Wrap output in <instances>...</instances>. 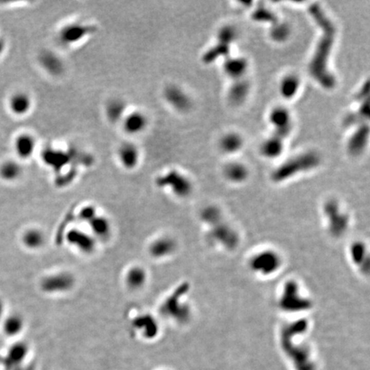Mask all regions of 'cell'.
<instances>
[{
  "label": "cell",
  "mask_w": 370,
  "mask_h": 370,
  "mask_svg": "<svg viewBox=\"0 0 370 370\" xmlns=\"http://www.w3.org/2000/svg\"><path fill=\"white\" fill-rule=\"evenodd\" d=\"M308 11L322 32L308 69L311 76L322 87L331 89L336 84V80L334 75L329 71L327 62L336 37V27L318 4L314 3L309 5Z\"/></svg>",
  "instance_id": "6da1fadb"
},
{
  "label": "cell",
  "mask_w": 370,
  "mask_h": 370,
  "mask_svg": "<svg viewBox=\"0 0 370 370\" xmlns=\"http://www.w3.org/2000/svg\"><path fill=\"white\" fill-rule=\"evenodd\" d=\"M320 164V157L316 152H306L293 157L280 164L272 173V181L283 182L299 172L313 169Z\"/></svg>",
  "instance_id": "7a4b0ae2"
},
{
  "label": "cell",
  "mask_w": 370,
  "mask_h": 370,
  "mask_svg": "<svg viewBox=\"0 0 370 370\" xmlns=\"http://www.w3.org/2000/svg\"><path fill=\"white\" fill-rule=\"evenodd\" d=\"M282 260L277 252L262 249L252 254L249 259V268L256 275L269 276L280 269Z\"/></svg>",
  "instance_id": "3957f363"
},
{
  "label": "cell",
  "mask_w": 370,
  "mask_h": 370,
  "mask_svg": "<svg viewBox=\"0 0 370 370\" xmlns=\"http://www.w3.org/2000/svg\"><path fill=\"white\" fill-rule=\"evenodd\" d=\"M156 184L160 188H168L179 197H186L192 191L190 180L177 170H171L159 176L156 178Z\"/></svg>",
  "instance_id": "277c9868"
},
{
  "label": "cell",
  "mask_w": 370,
  "mask_h": 370,
  "mask_svg": "<svg viewBox=\"0 0 370 370\" xmlns=\"http://www.w3.org/2000/svg\"><path fill=\"white\" fill-rule=\"evenodd\" d=\"M95 27L85 23H73L67 24L59 32V40L64 46H71L83 41L94 33Z\"/></svg>",
  "instance_id": "5b68a950"
},
{
  "label": "cell",
  "mask_w": 370,
  "mask_h": 370,
  "mask_svg": "<svg viewBox=\"0 0 370 370\" xmlns=\"http://www.w3.org/2000/svg\"><path fill=\"white\" fill-rule=\"evenodd\" d=\"M284 290L280 293L279 298V304L280 309L285 311L303 310L305 307V303H300L299 301L306 300L303 298L300 289L295 283H288L284 286Z\"/></svg>",
  "instance_id": "8992f818"
},
{
  "label": "cell",
  "mask_w": 370,
  "mask_h": 370,
  "mask_svg": "<svg viewBox=\"0 0 370 370\" xmlns=\"http://www.w3.org/2000/svg\"><path fill=\"white\" fill-rule=\"evenodd\" d=\"M164 98L168 105L179 113L187 112L192 105V101L187 92L177 85L166 86L164 89Z\"/></svg>",
  "instance_id": "52a82bcc"
},
{
  "label": "cell",
  "mask_w": 370,
  "mask_h": 370,
  "mask_svg": "<svg viewBox=\"0 0 370 370\" xmlns=\"http://www.w3.org/2000/svg\"><path fill=\"white\" fill-rule=\"evenodd\" d=\"M270 121L274 127V136L284 139L291 131V118L289 110L285 107H276L270 114Z\"/></svg>",
  "instance_id": "ba28073f"
},
{
  "label": "cell",
  "mask_w": 370,
  "mask_h": 370,
  "mask_svg": "<svg viewBox=\"0 0 370 370\" xmlns=\"http://www.w3.org/2000/svg\"><path fill=\"white\" fill-rule=\"evenodd\" d=\"M121 123L125 133L136 136L145 131L149 125V118L141 110H132L126 113Z\"/></svg>",
  "instance_id": "9c48e42d"
},
{
  "label": "cell",
  "mask_w": 370,
  "mask_h": 370,
  "mask_svg": "<svg viewBox=\"0 0 370 370\" xmlns=\"http://www.w3.org/2000/svg\"><path fill=\"white\" fill-rule=\"evenodd\" d=\"M118 160L124 168L132 170L138 165L141 159V152L136 144L125 141L118 146L117 152Z\"/></svg>",
  "instance_id": "30bf717a"
},
{
  "label": "cell",
  "mask_w": 370,
  "mask_h": 370,
  "mask_svg": "<svg viewBox=\"0 0 370 370\" xmlns=\"http://www.w3.org/2000/svg\"><path fill=\"white\" fill-rule=\"evenodd\" d=\"M8 107L13 115L23 117L28 114L33 107V99L23 91L14 92L9 99Z\"/></svg>",
  "instance_id": "8fae6325"
},
{
  "label": "cell",
  "mask_w": 370,
  "mask_h": 370,
  "mask_svg": "<svg viewBox=\"0 0 370 370\" xmlns=\"http://www.w3.org/2000/svg\"><path fill=\"white\" fill-rule=\"evenodd\" d=\"M369 135V128L367 123H362L358 126L357 131L352 134L347 142V150L353 156L362 154L367 145Z\"/></svg>",
  "instance_id": "7c38bea8"
},
{
  "label": "cell",
  "mask_w": 370,
  "mask_h": 370,
  "mask_svg": "<svg viewBox=\"0 0 370 370\" xmlns=\"http://www.w3.org/2000/svg\"><path fill=\"white\" fill-rule=\"evenodd\" d=\"M37 146V141L33 135L22 133L14 141V150L20 159H29L33 156Z\"/></svg>",
  "instance_id": "4fadbf2b"
},
{
  "label": "cell",
  "mask_w": 370,
  "mask_h": 370,
  "mask_svg": "<svg viewBox=\"0 0 370 370\" xmlns=\"http://www.w3.org/2000/svg\"><path fill=\"white\" fill-rule=\"evenodd\" d=\"M27 354L28 348L26 344H15L9 349L7 354L1 360V362L6 370H14L23 365Z\"/></svg>",
  "instance_id": "5bb4252c"
},
{
  "label": "cell",
  "mask_w": 370,
  "mask_h": 370,
  "mask_svg": "<svg viewBox=\"0 0 370 370\" xmlns=\"http://www.w3.org/2000/svg\"><path fill=\"white\" fill-rule=\"evenodd\" d=\"M105 113L110 123H121L127 113V104L120 98H113L105 104Z\"/></svg>",
  "instance_id": "9a60e30c"
},
{
  "label": "cell",
  "mask_w": 370,
  "mask_h": 370,
  "mask_svg": "<svg viewBox=\"0 0 370 370\" xmlns=\"http://www.w3.org/2000/svg\"><path fill=\"white\" fill-rule=\"evenodd\" d=\"M72 284L73 280L68 274L54 275L51 277H47L44 280L42 287L44 290L49 292H58L68 290Z\"/></svg>",
  "instance_id": "2e32d148"
},
{
  "label": "cell",
  "mask_w": 370,
  "mask_h": 370,
  "mask_svg": "<svg viewBox=\"0 0 370 370\" xmlns=\"http://www.w3.org/2000/svg\"><path fill=\"white\" fill-rule=\"evenodd\" d=\"M248 68V62L242 58H228L224 64V71L234 80L243 78Z\"/></svg>",
  "instance_id": "e0dca14e"
},
{
  "label": "cell",
  "mask_w": 370,
  "mask_h": 370,
  "mask_svg": "<svg viewBox=\"0 0 370 370\" xmlns=\"http://www.w3.org/2000/svg\"><path fill=\"white\" fill-rule=\"evenodd\" d=\"M249 83L246 80H235L229 90L228 98L230 102L233 105H238L244 102L249 94Z\"/></svg>",
  "instance_id": "ac0fdd59"
},
{
  "label": "cell",
  "mask_w": 370,
  "mask_h": 370,
  "mask_svg": "<svg viewBox=\"0 0 370 370\" xmlns=\"http://www.w3.org/2000/svg\"><path fill=\"white\" fill-rule=\"evenodd\" d=\"M40 61L44 69L50 74H61L64 69V64L61 59L51 51H45L41 54Z\"/></svg>",
  "instance_id": "d6986e66"
},
{
  "label": "cell",
  "mask_w": 370,
  "mask_h": 370,
  "mask_svg": "<svg viewBox=\"0 0 370 370\" xmlns=\"http://www.w3.org/2000/svg\"><path fill=\"white\" fill-rule=\"evenodd\" d=\"M368 118H369V103H368V99H367L363 100L357 113L348 114L344 118L343 123L345 127H351L357 124L361 125L362 123H365L364 121L368 119Z\"/></svg>",
  "instance_id": "ffe728a7"
},
{
  "label": "cell",
  "mask_w": 370,
  "mask_h": 370,
  "mask_svg": "<svg viewBox=\"0 0 370 370\" xmlns=\"http://www.w3.org/2000/svg\"><path fill=\"white\" fill-rule=\"evenodd\" d=\"M284 140L272 135L270 136L262 145V153L264 156L273 159L282 154Z\"/></svg>",
  "instance_id": "44dd1931"
},
{
  "label": "cell",
  "mask_w": 370,
  "mask_h": 370,
  "mask_svg": "<svg viewBox=\"0 0 370 370\" xmlns=\"http://www.w3.org/2000/svg\"><path fill=\"white\" fill-rule=\"evenodd\" d=\"M22 172V165L15 160H6L0 164V177L8 182H13L19 178Z\"/></svg>",
  "instance_id": "7402d4cb"
},
{
  "label": "cell",
  "mask_w": 370,
  "mask_h": 370,
  "mask_svg": "<svg viewBox=\"0 0 370 370\" xmlns=\"http://www.w3.org/2000/svg\"><path fill=\"white\" fill-rule=\"evenodd\" d=\"M224 174L231 182H244L248 177V170L244 164L234 162L226 165L224 170Z\"/></svg>",
  "instance_id": "603a6c76"
},
{
  "label": "cell",
  "mask_w": 370,
  "mask_h": 370,
  "mask_svg": "<svg viewBox=\"0 0 370 370\" xmlns=\"http://www.w3.org/2000/svg\"><path fill=\"white\" fill-rule=\"evenodd\" d=\"M300 86V81L298 77L294 75H289L285 77L280 84V92L285 99H291L298 92Z\"/></svg>",
  "instance_id": "cb8c5ba5"
},
{
  "label": "cell",
  "mask_w": 370,
  "mask_h": 370,
  "mask_svg": "<svg viewBox=\"0 0 370 370\" xmlns=\"http://www.w3.org/2000/svg\"><path fill=\"white\" fill-rule=\"evenodd\" d=\"M243 146V139L236 133L227 134L220 141V147L225 153L233 154Z\"/></svg>",
  "instance_id": "d4e9b609"
},
{
  "label": "cell",
  "mask_w": 370,
  "mask_h": 370,
  "mask_svg": "<svg viewBox=\"0 0 370 370\" xmlns=\"http://www.w3.org/2000/svg\"><path fill=\"white\" fill-rule=\"evenodd\" d=\"M230 45L222 41H218V44L206 51L203 55L202 60L205 64H210L218 59V57L229 56Z\"/></svg>",
  "instance_id": "484cf974"
},
{
  "label": "cell",
  "mask_w": 370,
  "mask_h": 370,
  "mask_svg": "<svg viewBox=\"0 0 370 370\" xmlns=\"http://www.w3.org/2000/svg\"><path fill=\"white\" fill-rule=\"evenodd\" d=\"M173 242L169 238H160L153 244L151 247V253L154 256H165L172 253L174 249Z\"/></svg>",
  "instance_id": "4316f807"
},
{
  "label": "cell",
  "mask_w": 370,
  "mask_h": 370,
  "mask_svg": "<svg viewBox=\"0 0 370 370\" xmlns=\"http://www.w3.org/2000/svg\"><path fill=\"white\" fill-rule=\"evenodd\" d=\"M69 241L76 244L79 249L85 250V251H90L94 246V242L89 236H87L83 232L80 231H75L69 234Z\"/></svg>",
  "instance_id": "83f0119b"
},
{
  "label": "cell",
  "mask_w": 370,
  "mask_h": 370,
  "mask_svg": "<svg viewBox=\"0 0 370 370\" xmlns=\"http://www.w3.org/2000/svg\"><path fill=\"white\" fill-rule=\"evenodd\" d=\"M23 327V321L18 316H10L6 319L4 323V331L5 334L11 336L15 335L22 330Z\"/></svg>",
  "instance_id": "f1b7e54d"
},
{
  "label": "cell",
  "mask_w": 370,
  "mask_h": 370,
  "mask_svg": "<svg viewBox=\"0 0 370 370\" xmlns=\"http://www.w3.org/2000/svg\"><path fill=\"white\" fill-rule=\"evenodd\" d=\"M270 34L273 41H278V42L285 41L290 34V28L285 23H279L278 22V23L272 24Z\"/></svg>",
  "instance_id": "f546056e"
},
{
  "label": "cell",
  "mask_w": 370,
  "mask_h": 370,
  "mask_svg": "<svg viewBox=\"0 0 370 370\" xmlns=\"http://www.w3.org/2000/svg\"><path fill=\"white\" fill-rule=\"evenodd\" d=\"M23 241L29 248H37L41 246L44 241V236L41 231L37 230H30L26 232L23 236Z\"/></svg>",
  "instance_id": "4dcf8cb0"
},
{
  "label": "cell",
  "mask_w": 370,
  "mask_h": 370,
  "mask_svg": "<svg viewBox=\"0 0 370 370\" xmlns=\"http://www.w3.org/2000/svg\"><path fill=\"white\" fill-rule=\"evenodd\" d=\"M253 18L254 20L258 22H266V23H271L272 24L278 23L277 16L267 8L264 6H260L254 13H253Z\"/></svg>",
  "instance_id": "1f68e13d"
},
{
  "label": "cell",
  "mask_w": 370,
  "mask_h": 370,
  "mask_svg": "<svg viewBox=\"0 0 370 370\" xmlns=\"http://www.w3.org/2000/svg\"><path fill=\"white\" fill-rule=\"evenodd\" d=\"M145 277L146 275L143 270H141V268H135L128 272L127 282L131 287H140L141 285H143Z\"/></svg>",
  "instance_id": "d6a6232c"
},
{
  "label": "cell",
  "mask_w": 370,
  "mask_h": 370,
  "mask_svg": "<svg viewBox=\"0 0 370 370\" xmlns=\"http://www.w3.org/2000/svg\"><path fill=\"white\" fill-rule=\"evenodd\" d=\"M236 35L235 28L231 26L226 25L218 31V41H222V42L230 45L231 42H233L234 40L236 38Z\"/></svg>",
  "instance_id": "836d02e7"
},
{
  "label": "cell",
  "mask_w": 370,
  "mask_h": 370,
  "mask_svg": "<svg viewBox=\"0 0 370 370\" xmlns=\"http://www.w3.org/2000/svg\"><path fill=\"white\" fill-rule=\"evenodd\" d=\"M92 228L95 234L103 236L108 233L110 227L107 220H105V218H96L92 223Z\"/></svg>",
  "instance_id": "e575fe53"
},
{
  "label": "cell",
  "mask_w": 370,
  "mask_h": 370,
  "mask_svg": "<svg viewBox=\"0 0 370 370\" xmlns=\"http://www.w3.org/2000/svg\"><path fill=\"white\" fill-rule=\"evenodd\" d=\"M368 92H369V83L368 82H366L364 86L361 88L359 92H357V100H367L368 99Z\"/></svg>",
  "instance_id": "d590c367"
},
{
  "label": "cell",
  "mask_w": 370,
  "mask_h": 370,
  "mask_svg": "<svg viewBox=\"0 0 370 370\" xmlns=\"http://www.w3.org/2000/svg\"><path fill=\"white\" fill-rule=\"evenodd\" d=\"M5 49V41L2 37H0V55L4 52Z\"/></svg>",
  "instance_id": "8d00e7d4"
},
{
  "label": "cell",
  "mask_w": 370,
  "mask_h": 370,
  "mask_svg": "<svg viewBox=\"0 0 370 370\" xmlns=\"http://www.w3.org/2000/svg\"><path fill=\"white\" fill-rule=\"evenodd\" d=\"M14 370H33V367H30V366H26V367H24V366H20V367H16L15 369Z\"/></svg>",
  "instance_id": "74e56055"
},
{
  "label": "cell",
  "mask_w": 370,
  "mask_h": 370,
  "mask_svg": "<svg viewBox=\"0 0 370 370\" xmlns=\"http://www.w3.org/2000/svg\"><path fill=\"white\" fill-rule=\"evenodd\" d=\"M3 313V304L2 303H1V301H0V316H1V314H2Z\"/></svg>",
  "instance_id": "f35d334b"
}]
</instances>
